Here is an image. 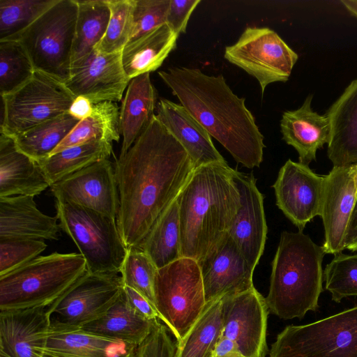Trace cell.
Here are the masks:
<instances>
[{"label": "cell", "mask_w": 357, "mask_h": 357, "mask_svg": "<svg viewBox=\"0 0 357 357\" xmlns=\"http://www.w3.org/2000/svg\"><path fill=\"white\" fill-rule=\"evenodd\" d=\"M195 169L185 149L155 114L114 167L119 197L116 224L127 249L141 243Z\"/></svg>", "instance_id": "cell-1"}, {"label": "cell", "mask_w": 357, "mask_h": 357, "mask_svg": "<svg viewBox=\"0 0 357 357\" xmlns=\"http://www.w3.org/2000/svg\"><path fill=\"white\" fill-rule=\"evenodd\" d=\"M158 75L180 104L209 135L243 167H259L263 161L264 139L255 119L235 94L222 75H208L200 69L172 67Z\"/></svg>", "instance_id": "cell-2"}, {"label": "cell", "mask_w": 357, "mask_h": 357, "mask_svg": "<svg viewBox=\"0 0 357 357\" xmlns=\"http://www.w3.org/2000/svg\"><path fill=\"white\" fill-rule=\"evenodd\" d=\"M227 162L195 167L177 198L183 257L197 261L228 234L240 195Z\"/></svg>", "instance_id": "cell-3"}, {"label": "cell", "mask_w": 357, "mask_h": 357, "mask_svg": "<svg viewBox=\"0 0 357 357\" xmlns=\"http://www.w3.org/2000/svg\"><path fill=\"white\" fill-rule=\"evenodd\" d=\"M326 252L303 231L281 233L265 298L269 312L289 320L319 307Z\"/></svg>", "instance_id": "cell-4"}, {"label": "cell", "mask_w": 357, "mask_h": 357, "mask_svg": "<svg viewBox=\"0 0 357 357\" xmlns=\"http://www.w3.org/2000/svg\"><path fill=\"white\" fill-rule=\"evenodd\" d=\"M87 271L77 253L39 256L0 275V312L52 306Z\"/></svg>", "instance_id": "cell-5"}, {"label": "cell", "mask_w": 357, "mask_h": 357, "mask_svg": "<svg viewBox=\"0 0 357 357\" xmlns=\"http://www.w3.org/2000/svg\"><path fill=\"white\" fill-rule=\"evenodd\" d=\"M61 230L74 241L91 273L118 274L127 253L116 220L93 210L56 200Z\"/></svg>", "instance_id": "cell-6"}, {"label": "cell", "mask_w": 357, "mask_h": 357, "mask_svg": "<svg viewBox=\"0 0 357 357\" xmlns=\"http://www.w3.org/2000/svg\"><path fill=\"white\" fill-rule=\"evenodd\" d=\"M77 11L76 0H57L15 39L24 46L36 70L63 82L69 79Z\"/></svg>", "instance_id": "cell-7"}, {"label": "cell", "mask_w": 357, "mask_h": 357, "mask_svg": "<svg viewBox=\"0 0 357 357\" xmlns=\"http://www.w3.org/2000/svg\"><path fill=\"white\" fill-rule=\"evenodd\" d=\"M155 307L168 329L181 342L204 311L206 302L197 261L181 259L157 270Z\"/></svg>", "instance_id": "cell-8"}, {"label": "cell", "mask_w": 357, "mask_h": 357, "mask_svg": "<svg viewBox=\"0 0 357 357\" xmlns=\"http://www.w3.org/2000/svg\"><path fill=\"white\" fill-rule=\"evenodd\" d=\"M270 357H357V305L304 325L286 326Z\"/></svg>", "instance_id": "cell-9"}, {"label": "cell", "mask_w": 357, "mask_h": 357, "mask_svg": "<svg viewBox=\"0 0 357 357\" xmlns=\"http://www.w3.org/2000/svg\"><path fill=\"white\" fill-rule=\"evenodd\" d=\"M75 96L65 82L40 70L15 91L1 96V133L15 138L50 119L68 112Z\"/></svg>", "instance_id": "cell-10"}, {"label": "cell", "mask_w": 357, "mask_h": 357, "mask_svg": "<svg viewBox=\"0 0 357 357\" xmlns=\"http://www.w3.org/2000/svg\"><path fill=\"white\" fill-rule=\"evenodd\" d=\"M224 57L255 77L263 96L270 84L289 79L298 56L273 30L247 27Z\"/></svg>", "instance_id": "cell-11"}, {"label": "cell", "mask_w": 357, "mask_h": 357, "mask_svg": "<svg viewBox=\"0 0 357 357\" xmlns=\"http://www.w3.org/2000/svg\"><path fill=\"white\" fill-rule=\"evenodd\" d=\"M123 290L121 275L89 271L50 308L51 323L83 327L103 317Z\"/></svg>", "instance_id": "cell-12"}, {"label": "cell", "mask_w": 357, "mask_h": 357, "mask_svg": "<svg viewBox=\"0 0 357 357\" xmlns=\"http://www.w3.org/2000/svg\"><path fill=\"white\" fill-rule=\"evenodd\" d=\"M222 335L236 342L245 357H266L267 319L265 298L252 288L222 297Z\"/></svg>", "instance_id": "cell-13"}, {"label": "cell", "mask_w": 357, "mask_h": 357, "mask_svg": "<svg viewBox=\"0 0 357 357\" xmlns=\"http://www.w3.org/2000/svg\"><path fill=\"white\" fill-rule=\"evenodd\" d=\"M56 200L85 207L116 220L119 197L114 168L102 160L50 186Z\"/></svg>", "instance_id": "cell-14"}, {"label": "cell", "mask_w": 357, "mask_h": 357, "mask_svg": "<svg viewBox=\"0 0 357 357\" xmlns=\"http://www.w3.org/2000/svg\"><path fill=\"white\" fill-rule=\"evenodd\" d=\"M325 176L308 165L289 159L280 169L272 185L276 205L303 231L307 223L320 215Z\"/></svg>", "instance_id": "cell-15"}, {"label": "cell", "mask_w": 357, "mask_h": 357, "mask_svg": "<svg viewBox=\"0 0 357 357\" xmlns=\"http://www.w3.org/2000/svg\"><path fill=\"white\" fill-rule=\"evenodd\" d=\"M357 197V164L333 166L325 175L320 215L324 225L326 254L345 249L349 222Z\"/></svg>", "instance_id": "cell-16"}, {"label": "cell", "mask_w": 357, "mask_h": 357, "mask_svg": "<svg viewBox=\"0 0 357 357\" xmlns=\"http://www.w3.org/2000/svg\"><path fill=\"white\" fill-rule=\"evenodd\" d=\"M130 82L123 68L121 52L102 54L93 50L71 66L65 84L75 97H85L94 105L120 101Z\"/></svg>", "instance_id": "cell-17"}, {"label": "cell", "mask_w": 357, "mask_h": 357, "mask_svg": "<svg viewBox=\"0 0 357 357\" xmlns=\"http://www.w3.org/2000/svg\"><path fill=\"white\" fill-rule=\"evenodd\" d=\"M234 178L240 195L241 206L229 230V235L255 270L264 253L267 225L264 195L252 173L234 169Z\"/></svg>", "instance_id": "cell-18"}, {"label": "cell", "mask_w": 357, "mask_h": 357, "mask_svg": "<svg viewBox=\"0 0 357 357\" xmlns=\"http://www.w3.org/2000/svg\"><path fill=\"white\" fill-rule=\"evenodd\" d=\"M200 267L206 304L254 286V269L227 234L204 258Z\"/></svg>", "instance_id": "cell-19"}, {"label": "cell", "mask_w": 357, "mask_h": 357, "mask_svg": "<svg viewBox=\"0 0 357 357\" xmlns=\"http://www.w3.org/2000/svg\"><path fill=\"white\" fill-rule=\"evenodd\" d=\"M50 325L45 308L0 312V356L43 357Z\"/></svg>", "instance_id": "cell-20"}, {"label": "cell", "mask_w": 357, "mask_h": 357, "mask_svg": "<svg viewBox=\"0 0 357 357\" xmlns=\"http://www.w3.org/2000/svg\"><path fill=\"white\" fill-rule=\"evenodd\" d=\"M156 110L158 119L185 149L195 167L227 162L208 131L181 104L161 98Z\"/></svg>", "instance_id": "cell-21"}, {"label": "cell", "mask_w": 357, "mask_h": 357, "mask_svg": "<svg viewBox=\"0 0 357 357\" xmlns=\"http://www.w3.org/2000/svg\"><path fill=\"white\" fill-rule=\"evenodd\" d=\"M57 220L42 213L33 197H0V238L58 240Z\"/></svg>", "instance_id": "cell-22"}, {"label": "cell", "mask_w": 357, "mask_h": 357, "mask_svg": "<svg viewBox=\"0 0 357 357\" xmlns=\"http://www.w3.org/2000/svg\"><path fill=\"white\" fill-rule=\"evenodd\" d=\"M125 342L84 330L51 323L43 357H124Z\"/></svg>", "instance_id": "cell-23"}, {"label": "cell", "mask_w": 357, "mask_h": 357, "mask_svg": "<svg viewBox=\"0 0 357 357\" xmlns=\"http://www.w3.org/2000/svg\"><path fill=\"white\" fill-rule=\"evenodd\" d=\"M312 98L307 96L298 109L284 112L280 120L282 139L298 152L299 162L306 165L316 160L317 150L328 144L330 134L328 117L312 109Z\"/></svg>", "instance_id": "cell-24"}, {"label": "cell", "mask_w": 357, "mask_h": 357, "mask_svg": "<svg viewBox=\"0 0 357 357\" xmlns=\"http://www.w3.org/2000/svg\"><path fill=\"white\" fill-rule=\"evenodd\" d=\"M330 126L328 157L333 166L357 164V79L326 114Z\"/></svg>", "instance_id": "cell-25"}, {"label": "cell", "mask_w": 357, "mask_h": 357, "mask_svg": "<svg viewBox=\"0 0 357 357\" xmlns=\"http://www.w3.org/2000/svg\"><path fill=\"white\" fill-rule=\"evenodd\" d=\"M50 187L38 163L20 151L13 138L0 137V197H35Z\"/></svg>", "instance_id": "cell-26"}, {"label": "cell", "mask_w": 357, "mask_h": 357, "mask_svg": "<svg viewBox=\"0 0 357 357\" xmlns=\"http://www.w3.org/2000/svg\"><path fill=\"white\" fill-rule=\"evenodd\" d=\"M158 95L150 73L130 80L119 114V128L123 136L119 157L124 155L145 130L155 115Z\"/></svg>", "instance_id": "cell-27"}, {"label": "cell", "mask_w": 357, "mask_h": 357, "mask_svg": "<svg viewBox=\"0 0 357 357\" xmlns=\"http://www.w3.org/2000/svg\"><path fill=\"white\" fill-rule=\"evenodd\" d=\"M178 36L164 24L128 43L121 51V62L128 78L159 68L176 47Z\"/></svg>", "instance_id": "cell-28"}, {"label": "cell", "mask_w": 357, "mask_h": 357, "mask_svg": "<svg viewBox=\"0 0 357 357\" xmlns=\"http://www.w3.org/2000/svg\"><path fill=\"white\" fill-rule=\"evenodd\" d=\"M158 320H149L137 314L127 302L123 290L103 317L81 328L134 347L141 344L150 335Z\"/></svg>", "instance_id": "cell-29"}, {"label": "cell", "mask_w": 357, "mask_h": 357, "mask_svg": "<svg viewBox=\"0 0 357 357\" xmlns=\"http://www.w3.org/2000/svg\"><path fill=\"white\" fill-rule=\"evenodd\" d=\"M112 153V143L91 139L52 154L38 163L51 186L95 162L108 159Z\"/></svg>", "instance_id": "cell-30"}, {"label": "cell", "mask_w": 357, "mask_h": 357, "mask_svg": "<svg viewBox=\"0 0 357 357\" xmlns=\"http://www.w3.org/2000/svg\"><path fill=\"white\" fill-rule=\"evenodd\" d=\"M137 247L158 269L183 257L177 199L159 217Z\"/></svg>", "instance_id": "cell-31"}, {"label": "cell", "mask_w": 357, "mask_h": 357, "mask_svg": "<svg viewBox=\"0 0 357 357\" xmlns=\"http://www.w3.org/2000/svg\"><path fill=\"white\" fill-rule=\"evenodd\" d=\"M78 5L71 66L90 54L104 36L110 17L107 0H76Z\"/></svg>", "instance_id": "cell-32"}, {"label": "cell", "mask_w": 357, "mask_h": 357, "mask_svg": "<svg viewBox=\"0 0 357 357\" xmlns=\"http://www.w3.org/2000/svg\"><path fill=\"white\" fill-rule=\"evenodd\" d=\"M223 326L222 298L206 304L185 337L176 342V357H211Z\"/></svg>", "instance_id": "cell-33"}, {"label": "cell", "mask_w": 357, "mask_h": 357, "mask_svg": "<svg viewBox=\"0 0 357 357\" xmlns=\"http://www.w3.org/2000/svg\"><path fill=\"white\" fill-rule=\"evenodd\" d=\"M79 121L67 112L13 139L20 151L38 162L49 157Z\"/></svg>", "instance_id": "cell-34"}, {"label": "cell", "mask_w": 357, "mask_h": 357, "mask_svg": "<svg viewBox=\"0 0 357 357\" xmlns=\"http://www.w3.org/2000/svg\"><path fill=\"white\" fill-rule=\"evenodd\" d=\"M119 114L116 102L94 104L92 114L80 121L52 154L91 139L106 140L111 143L119 142L121 134Z\"/></svg>", "instance_id": "cell-35"}, {"label": "cell", "mask_w": 357, "mask_h": 357, "mask_svg": "<svg viewBox=\"0 0 357 357\" xmlns=\"http://www.w3.org/2000/svg\"><path fill=\"white\" fill-rule=\"evenodd\" d=\"M36 69L26 50L17 40L0 41V93L7 95L25 84Z\"/></svg>", "instance_id": "cell-36"}, {"label": "cell", "mask_w": 357, "mask_h": 357, "mask_svg": "<svg viewBox=\"0 0 357 357\" xmlns=\"http://www.w3.org/2000/svg\"><path fill=\"white\" fill-rule=\"evenodd\" d=\"M57 0H0V41L15 40Z\"/></svg>", "instance_id": "cell-37"}, {"label": "cell", "mask_w": 357, "mask_h": 357, "mask_svg": "<svg viewBox=\"0 0 357 357\" xmlns=\"http://www.w3.org/2000/svg\"><path fill=\"white\" fill-rule=\"evenodd\" d=\"M110 17L105 33L94 50L102 54L121 52L133 29L135 0H107Z\"/></svg>", "instance_id": "cell-38"}, {"label": "cell", "mask_w": 357, "mask_h": 357, "mask_svg": "<svg viewBox=\"0 0 357 357\" xmlns=\"http://www.w3.org/2000/svg\"><path fill=\"white\" fill-rule=\"evenodd\" d=\"M157 270L149 257L138 247L128 248L120 272L123 284L139 292L155 307Z\"/></svg>", "instance_id": "cell-39"}, {"label": "cell", "mask_w": 357, "mask_h": 357, "mask_svg": "<svg viewBox=\"0 0 357 357\" xmlns=\"http://www.w3.org/2000/svg\"><path fill=\"white\" fill-rule=\"evenodd\" d=\"M325 288L331 294L332 301L357 296V254L335 255L324 271Z\"/></svg>", "instance_id": "cell-40"}, {"label": "cell", "mask_w": 357, "mask_h": 357, "mask_svg": "<svg viewBox=\"0 0 357 357\" xmlns=\"http://www.w3.org/2000/svg\"><path fill=\"white\" fill-rule=\"evenodd\" d=\"M46 248L40 239L0 238V275L39 257Z\"/></svg>", "instance_id": "cell-41"}, {"label": "cell", "mask_w": 357, "mask_h": 357, "mask_svg": "<svg viewBox=\"0 0 357 357\" xmlns=\"http://www.w3.org/2000/svg\"><path fill=\"white\" fill-rule=\"evenodd\" d=\"M169 4L170 0H135L130 41L166 24Z\"/></svg>", "instance_id": "cell-42"}, {"label": "cell", "mask_w": 357, "mask_h": 357, "mask_svg": "<svg viewBox=\"0 0 357 357\" xmlns=\"http://www.w3.org/2000/svg\"><path fill=\"white\" fill-rule=\"evenodd\" d=\"M167 328L158 321L150 335L141 344L130 347L124 357H176L177 344Z\"/></svg>", "instance_id": "cell-43"}, {"label": "cell", "mask_w": 357, "mask_h": 357, "mask_svg": "<svg viewBox=\"0 0 357 357\" xmlns=\"http://www.w3.org/2000/svg\"><path fill=\"white\" fill-rule=\"evenodd\" d=\"M201 0H170L166 24L178 36L186 32L188 20Z\"/></svg>", "instance_id": "cell-44"}, {"label": "cell", "mask_w": 357, "mask_h": 357, "mask_svg": "<svg viewBox=\"0 0 357 357\" xmlns=\"http://www.w3.org/2000/svg\"><path fill=\"white\" fill-rule=\"evenodd\" d=\"M123 292L130 306L139 315L149 320H160L155 307L135 289L123 286Z\"/></svg>", "instance_id": "cell-45"}, {"label": "cell", "mask_w": 357, "mask_h": 357, "mask_svg": "<svg viewBox=\"0 0 357 357\" xmlns=\"http://www.w3.org/2000/svg\"><path fill=\"white\" fill-rule=\"evenodd\" d=\"M211 357H245L235 342L221 335L216 343Z\"/></svg>", "instance_id": "cell-46"}, {"label": "cell", "mask_w": 357, "mask_h": 357, "mask_svg": "<svg viewBox=\"0 0 357 357\" xmlns=\"http://www.w3.org/2000/svg\"><path fill=\"white\" fill-rule=\"evenodd\" d=\"M93 107V104L88 98L78 96L73 102L68 113L79 121H82L92 114Z\"/></svg>", "instance_id": "cell-47"}, {"label": "cell", "mask_w": 357, "mask_h": 357, "mask_svg": "<svg viewBox=\"0 0 357 357\" xmlns=\"http://www.w3.org/2000/svg\"><path fill=\"white\" fill-rule=\"evenodd\" d=\"M357 236V197L355 206L351 213V216L349 222L345 238V249Z\"/></svg>", "instance_id": "cell-48"}, {"label": "cell", "mask_w": 357, "mask_h": 357, "mask_svg": "<svg viewBox=\"0 0 357 357\" xmlns=\"http://www.w3.org/2000/svg\"><path fill=\"white\" fill-rule=\"evenodd\" d=\"M340 2L351 15L357 17V0H341Z\"/></svg>", "instance_id": "cell-49"}, {"label": "cell", "mask_w": 357, "mask_h": 357, "mask_svg": "<svg viewBox=\"0 0 357 357\" xmlns=\"http://www.w3.org/2000/svg\"><path fill=\"white\" fill-rule=\"evenodd\" d=\"M346 249L351 251H357V236L354 241L346 247Z\"/></svg>", "instance_id": "cell-50"}, {"label": "cell", "mask_w": 357, "mask_h": 357, "mask_svg": "<svg viewBox=\"0 0 357 357\" xmlns=\"http://www.w3.org/2000/svg\"><path fill=\"white\" fill-rule=\"evenodd\" d=\"M0 357H1V356H0Z\"/></svg>", "instance_id": "cell-51"}]
</instances>
